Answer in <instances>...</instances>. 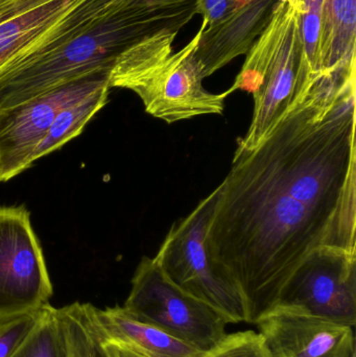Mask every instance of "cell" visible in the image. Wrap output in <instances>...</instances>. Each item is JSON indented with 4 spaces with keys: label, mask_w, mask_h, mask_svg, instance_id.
<instances>
[{
    "label": "cell",
    "mask_w": 356,
    "mask_h": 357,
    "mask_svg": "<svg viewBox=\"0 0 356 357\" xmlns=\"http://www.w3.org/2000/svg\"><path fill=\"white\" fill-rule=\"evenodd\" d=\"M355 79L323 77L296 96L256 149L235 151L215 188L207 255L247 323L274 310L320 250L356 252Z\"/></svg>",
    "instance_id": "cell-1"
},
{
    "label": "cell",
    "mask_w": 356,
    "mask_h": 357,
    "mask_svg": "<svg viewBox=\"0 0 356 357\" xmlns=\"http://www.w3.org/2000/svg\"><path fill=\"white\" fill-rule=\"evenodd\" d=\"M196 0H83L26 54L0 70V110L93 71L113 68L132 46L180 31Z\"/></svg>",
    "instance_id": "cell-2"
},
{
    "label": "cell",
    "mask_w": 356,
    "mask_h": 357,
    "mask_svg": "<svg viewBox=\"0 0 356 357\" xmlns=\"http://www.w3.org/2000/svg\"><path fill=\"white\" fill-rule=\"evenodd\" d=\"M179 31H162L123 52L110 73V87L137 94L146 112L167 123L209 114H223L227 90L205 89L194 58L200 31L181 50L173 43Z\"/></svg>",
    "instance_id": "cell-3"
},
{
    "label": "cell",
    "mask_w": 356,
    "mask_h": 357,
    "mask_svg": "<svg viewBox=\"0 0 356 357\" xmlns=\"http://www.w3.org/2000/svg\"><path fill=\"white\" fill-rule=\"evenodd\" d=\"M228 93L253 94L254 108L248 132L238 139V152H251L273 131L299 93L316 82L303 62L301 14L279 0L273 18L253 44Z\"/></svg>",
    "instance_id": "cell-4"
},
{
    "label": "cell",
    "mask_w": 356,
    "mask_h": 357,
    "mask_svg": "<svg viewBox=\"0 0 356 357\" xmlns=\"http://www.w3.org/2000/svg\"><path fill=\"white\" fill-rule=\"evenodd\" d=\"M123 308L137 320L209 352L227 335L225 316L173 284L154 258L144 257Z\"/></svg>",
    "instance_id": "cell-5"
},
{
    "label": "cell",
    "mask_w": 356,
    "mask_h": 357,
    "mask_svg": "<svg viewBox=\"0 0 356 357\" xmlns=\"http://www.w3.org/2000/svg\"><path fill=\"white\" fill-rule=\"evenodd\" d=\"M215 189L171 226L155 256L165 276L179 289L221 312L230 323L247 322L242 296L213 270L205 245Z\"/></svg>",
    "instance_id": "cell-6"
},
{
    "label": "cell",
    "mask_w": 356,
    "mask_h": 357,
    "mask_svg": "<svg viewBox=\"0 0 356 357\" xmlns=\"http://www.w3.org/2000/svg\"><path fill=\"white\" fill-rule=\"evenodd\" d=\"M54 295L25 205L0 207V318L35 312Z\"/></svg>",
    "instance_id": "cell-7"
},
{
    "label": "cell",
    "mask_w": 356,
    "mask_h": 357,
    "mask_svg": "<svg viewBox=\"0 0 356 357\" xmlns=\"http://www.w3.org/2000/svg\"><path fill=\"white\" fill-rule=\"evenodd\" d=\"M112 68L67 82L33 100L0 110V183L33 165V153L56 115L100 88L110 85Z\"/></svg>",
    "instance_id": "cell-8"
},
{
    "label": "cell",
    "mask_w": 356,
    "mask_h": 357,
    "mask_svg": "<svg viewBox=\"0 0 356 357\" xmlns=\"http://www.w3.org/2000/svg\"><path fill=\"white\" fill-rule=\"evenodd\" d=\"M278 305L355 327L356 252L324 249L314 254L284 287Z\"/></svg>",
    "instance_id": "cell-9"
},
{
    "label": "cell",
    "mask_w": 356,
    "mask_h": 357,
    "mask_svg": "<svg viewBox=\"0 0 356 357\" xmlns=\"http://www.w3.org/2000/svg\"><path fill=\"white\" fill-rule=\"evenodd\" d=\"M268 357H355V327L276 306L257 321Z\"/></svg>",
    "instance_id": "cell-10"
},
{
    "label": "cell",
    "mask_w": 356,
    "mask_h": 357,
    "mask_svg": "<svg viewBox=\"0 0 356 357\" xmlns=\"http://www.w3.org/2000/svg\"><path fill=\"white\" fill-rule=\"evenodd\" d=\"M279 0H240L215 26H201L194 58L204 79L248 54L273 18Z\"/></svg>",
    "instance_id": "cell-11"
},
{
    "label": "cell",
    "mask_w": 356,
    "mask_h": 357,
    "mask_svg": "<svg viewBox=\"0 0 356 357\" xmlns=\"http://www.w3.org/2000/svg\"><path fill=\"white\" fill-rule=\"evenodd\" d=\"M92 316L100 335L146 357H203L202 351L162 329L132 317L123 306H93Z\"/></svg>",
    "instance_id": "cell-12"
},
{
    "label": "cell",
    "mask_w": 356,
    "mask_h": 357,
    "mask_svg": "<svg viewBox=\"0 0 356 357\" xmlns=\"http://www.w3.org/2000/svg\"><path fill=\"white\" fill-rule=\"evenodd\" d=\"M356 0H325L321 18L320 64L324 75L355 73Z\"/></svg>",
    "instance_id": "cell-13"
},
{
    "label": "cell",
    "mask_w": 356,
    "mask_h": 357,
    "mask_svg": "<svg viewBox=\"0 0 356 357\" xmlns=\"http://www.w3.org/2000/svg\"><path fill=\"white\" fill-rule=\"evenodd\" d=\"M83 0H47L0 23V70L44 39Z\"/></svg>",
    "instance_id": "cell-14"
},
{
    "label": "cell",
    "mask_w": 356,
    "mask_h": 357,
    "mask_svg": "<svg viewBox=\"0 0 356 357\" xmlns=\"http://www.w3.org/2000/svg\"><path fill=\"white\" fill-rule=\"evenodd\" d=\"M110 88V85L104 86L61 111L48 129L45 137L36 149L31 158L33 165L38 159L52 154L79 136L96 113L106 106Z\"/></svg>",
    "instance_id": "cell-15"
},
{
    "label": "cell",
    "mask_w": 356,
    "mask_h": 357,
    "mask_svg": "<svg viewBox=\"0 0 356 357\" xmlns=\"http://www.w3.org/2000/svg\"><path fill=\"white\" fill-rule=\"evenodd\" d=\"M12 357H71L66 324L61 308L47 304L41 318Z\"/></svg>",
    "instance_id": "cell-16"
},
{
    "label": "cell",
    "mask_w": 356,
    "mask_h": 357,
    "mask_svg": "<svg viewBox=\"0 0 356 357\" xmlns=\"http://www.w3.org/2000/svg\"><path fill=\"white\" fill-rule=\"evenodd\" d=\"M92 308V304L81 302L61 308L68 333L71 357H106Z\"/></svg>",
    "instance_id": "cell-17"
},
{
    "label": "cell",
    "mask_w": 356,
    "mask_h": 357,
    "mask_svg": "<svg viewBox=\"0 0 356 357\" xmlns=\"http://www.w3.org/2000/svg\"><path fill=\"white\" fill-rule=\"evenodd\" d=\"M43 307L26 314L0 318V357H12L39 322Z\"/></svg>",
    "instance_id": "cell-18"
},
{
    "label": "cell",
    "mask_w": 356,
    "mask_h": 357,
    "mask_svg": "<svg viewBox=\"0 0 356 357\" xmlns=\"http://www.w3.org/2000/svg\"><path fill=\"white\" fill-rule=\"evenodd\" d=\"M203 357H268L261 337L253 331L226 335L225 339Z\"/></svg>",
    "instance_id": "cell-19"
},
{
    "label": "cell",
    "mask_w": 356,
    "mask_h": 357,
    "mask_svg": "<svg viewBox=\"0 0 356 357\" xmlns=\"http://www.w3.org/2000/svg\"><path fill=\"white\" fill-rule=\"evenodd\" d=\"M240 1V0H196V12L202 16L203 26H215L223 21L238 6Z\"/></svg>",
    "instance_id": "cell-20"
},
{
    "label": "cell",
    "mask_w": 356,
    "mask_h": 357,
    "mask_svg": "<svg viewBox=\"0 0 356 357\" xmlns=\"http://www.w3.org/2000/svg\"><path fill=\"white\" fill-rule=\"evenodd\" d=\"M47 0H0V23Z\"/></svg>",
    "instance_id": "cell-21"
},
{
    "label": "cell",
    "mask_w": 356,
    "mask_h": 357,
    "mask_svg": "<svg viewBox=\"0 0 356 357\" xmlns=\"http://www.w3.org/2000/svg\"><path fill=\"white\" fill-rule=\"evenodd\" d=\"M98 328V327H96ZM100 333V331H98ZM102 340V350H104L106 357H146L121 344L116 342L108 341L100 335Z\"/></svg>",
    "instance_id": "cell-22"
},
{
    "label": "cell",
    "mask_w": 356,
    "mask_h": 357,
    "mask_svg": "<svg viewBox=\"0 0 356 357\" xmlns=\"http://www.w3.org/2000/svg\"><path fill=\"white\" fill-rule=\"evenodd\" d=\"M288 3L293 6V8L298 10L301 12V8H302L303 0H288Z\"/></svg>",
    "instance_id": "cell-23"
}]
</instances>
